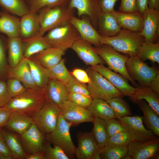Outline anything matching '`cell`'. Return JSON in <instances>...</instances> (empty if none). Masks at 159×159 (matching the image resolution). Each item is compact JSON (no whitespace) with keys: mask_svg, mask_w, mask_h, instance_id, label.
<instances>
[{"mask_svg":"<svg viewBox=\"0 0 159 159\" xmlns=\"http://www.w3.org/2000/svg\"><path fill=\"white\" fill-rule=\"evenodd\" d=\"M137 104L143 112V121L149 130L159 137V115L145 100H140Z\"/></svg>","mask_w":159,"mask_h":159,"instance_id":"29","label":"cell"},{"mask_svg":"<svg viewBox=\"0 0 159 159\" xmlns=\"http://www.w3.org/2000/svg\"><path fill=\"white\" fill-rule=\"evenodd\" d=\"M116 118L135 141L144 142L159 137L145 128L143 123V117L136 115Z\"/></svg>","mask_w":159,"mask_h":159,"instance_id":"10","label":"cell"},{"mask_svg":"<svg viewBox=\"0 0 159 159\" xmlns=\"http://www.w3.org/2000/svg\"><path fill=\"white\" fill-rule=\"evenodd\" d=\"M87 72L90 79L87 87L93 99H100L107 101L115 97H123L119 90L90 66L87 68Z\"/></svg>","mask_w":159,"mask_h":159,"instance_id":"4","label":"cell"},{"mask_svg":"<svg viewBox=\"0 0 159 159\" xmlns=\"http://www.w3.org/2000/svg\"><path fill=\"white\" fill-rule=\"evenodd\" d=\"M0 6L4 11L19 17L30 12L26 0H0Z\"/></svg>","mask_w":159,"mask_h":159,"instance_id":"36","label":"cell"},{"mask_svg":"<svg viewBox=\"0 0 159 159\" xmlns=\"http://www.w3.org/2000/svg\"><path fill=\"white\" fill-rule=\"evenodd\" d=\"M7 66L5 46L4 40L0 35V76L5 75Z\"/></svg>","mask_w":159,"mask_h":159,"instance_id":"48","label":"cell"},{"mask_svg":"<svg viewBox=\"0 0 159 159\" xmlns=\"http://www.w3.org/2000/svg\"><path fill=\"white\" fill-rule=\"evenodd\" d=\"M148 7L159 10V0H149Z\"/></svg>","mask_w":159,"mask_h":159,"instance_id":"58","label":"cell"},{"mask_svg":"<svg viewBox=\"0 0 159 159\" xmlns=\"http://www.w3.org/2000/svg\"><path fill=\"white\" fill-rule=\"evenodd\" d=\"M0 153L6 159H13L2 134L1 128H0Z\"/></svg>","mask_w":159,"mask_h":159,"instance_id":"53","label":"cell"},{"mask_svg":"<svg viewBox=\"0 0 159 159\" xmlns=\"http://www.w3.org/2000/svg\"><path fill=\"white\" fill-rule=\"evenodd\" d=\"M81 17L78 18L74 15L69 22L77 30L82 39L95 47L101 46V35L92 25L90 19L85 16Z\"/></svg>","mask_w":159,"mask_h":159,"instance_id":"15","label":"cell"},{"mask_svg":"<svg viewBox=\"0 0 159 159\" xmlns=\"http://www.w3.org/2000/svg\"><path fill=\"white\" fill-rule=\"evenodd\" d=\"M48 97L45 87L26 89L21 94L12 98L4 106L12 112H21L33 118Z\"/></svg>","mask_w":159,"mask_h":159,"instance_id":"1","label":"cell"},{"mask_svg":"<svg viewBox=\"0 0 159 159\" xmlns=\"http://www.w3.org/2000/svg\"><path fill=\"white\" fill-rule=\"evenodd\" d=\"M93 98L90 96L82 94L69 93L68 100L78 106L87 108L91 103Z\"/></svg>","mask_w":159,"mask_h":159,"instance_id":"46","label":"cell"},{"mask_svg":"<svg viewBox=\"0 0 159 159\" xmlns=\"http://www.w3.org/2000/svg\"><path fill=\"white\" fill-rule=\"evenodd\" d=\"M87 108L94 117L105 120L115 118L112 108L106 101L103 100L93 99L90 105Z\"/></svg>","mask_w":159,"mask_h":159,"instance_id":"34","label":"cell"},{"mask_svg":"<svg viewBox=\"0 0 159 159\" xmlns=\"http://www.w3.org/2000/svg\"><path fill=\"white\" fill-rule=\"evenodd\" d=\"M64 53L58 48L50 47L33 56L44 67L49 69L60 62Z\"/></svg>","mask_w":159,"mask_h":159,"instance_id":"28","label":"cell"},{"mask_svg":"<svg viewBox=\"0 0 159 159\" xmlns=\"http://www.w3.org/2000/svg\"><path fill=\"white\" fill-rule=\"evenodd\" d=\"M5 75L8 78H13L19 80L26 89L37 87L32 80L26 58L24 57L14 67H11L8 65Z\"/></svg>","mask_w":159,"mask_h":159,"instance_id":"20","label":"cell"},{"mask_svg":"<svg viewBox=\"0 0 159 159\" xmlns=\"http://www.w3.org/2000/svg\"><path fill=\"white\" fill-rule=\"evenodd\" d=\"M159 152L157 153L154 156L153 159H159Z\"/></svg>","mask_w":159,"mask_h":159,"instance_id":"59","label":"cell"},{"mask_svg":"<svg viewBox=\"0 0 159 159\" xmlns=\"http://www.w3.org/2000/svg\"><path fill=\"white\" fill-rule=\"evenodd\" d=\"M126 67L130 77L138 82L141 87H149L151 81L159 72L155 68L148 66L137 55L129 57Z\"/></svg>","mask_w":159,"mask_h":159,"instance_id":"9","label":"cell"},{"mask_svg":"<svg viewBox=\"0 0 159 159\" xmlns=\"http://www.w3.org/2000/svg\"><path fill=\"white\" fill-rule=\"evenodd\" d=\"M2 134L13 159H25L27 155L20 140L15 135L4 128H1Z\"/></svg>","mask_w":159,"mask_h":159,"instance_id":"32","label":"cell"},{"mask_svg":"<svg viewBox=\"0 0 159 159\" xmlns=\"http://www.w3.org/2000/svg\"><path fill=\"white\" fill-rule=\"evenodd\" d=\"M20 135L22 145L28 154L43 151L44 145V133L34 122Z\"/></svg>","mask_w":159,"mask_h":159,"instance_id":"16","label":"cell"},{"mask_svg":"<svg viewBox=\"0 0 159 159\" xmlns=\"http://www.w3.org/2000/svg\"><path fill=\"white\" fill-rule=\"evenodd\" d=\"M92 45L80 37L75 41L71 49L87 65L91 66L96 64H105V62L95 51Z\"/></svg>","mask_w":159,"mask_h":159,"instance_id":"19","label":"cell"},{"mask_svg":"<svg viewBox=\"0 0 159 159\" xmlns=\"http://www.w3.org/2000/svg\"><path fill=\"white\" fill-rule=\"evenodd\" d=\"M25 159H45L43 151L27 154Z\"/></svg>","mask_w":159,"mask_h":159,"instance_id":"57","label":"cell"},{"mask_svg":"<svg viewBox=\"0 0 159 159\" xmlns=\"http://www.w3.org/2000/svg\"><path fill=\"white\" fill-rule=\"evenodd\" d=\"M12 112L5 106L0 108V128L5 127Z\"/></svg>","mask_w":159,"mask_h":159,"instance_id":"54","label":"cell"},{"mask_svg":"<svg viewBox=\"0 0 159 159\" xmlns=\"http://www.w3.org/2000/svg\"></svg>","mask_w":159,"mask_h":159,"instance_id":"62","label":"cell"},{"mask_svg":"<svg viewBox=\"0 0 159 159\" xmlns=\"http://www.w3.org/2000/svg\"><path fill=\"white\" fill-rule=\"evenodd\" d=\"M145 42L144 37L139 32L122 29L117 35L110 37L101 36V44H106L119 52L129 57L137 55L138 51Z\"/></svg>","mask_w":159,"mask_h":159,"instance_id":"2","label":"cell"},{"mask_svg":"<svg viewBox=\"0 0 159 159\" xmlns=\"http://www.w3.org/2000/svg\"><path fill=\"white\" fill-rule=\"evenodd\" d=\"M75 10L68 5L41 9L38 12L40 28L37 35L43 36L52 29L69 22Z\"/></svg>","mask_w":159,"mask_h":159,"instance_id":"3","label":"cell"},{"mask_svg":"<svg viewBox=\"0 0 159 159\" xmlns=\"http://www.w3.org/2000/svg\"><path fill=\"white\" fill-rule=\"evenodd\" d=\"M112 108L115 118L132 115L130 106L121 97H115L106 101Z\"/></svg>","mask_w":159,"mask_h":159,"instance_id":"38","label":"cell"},{"mask_svg":"<svg viewBox=\"0 0 159 159\" xmlns=\"http://www.w3.org/2000/svg\"><path fill=\"white\" fill-rule=\"evenodd\" d=\"M43 152L45 159H69L63 150L59 146L52 147L49 143L44 144Z\"/></svg>","mask_w":159,"mask_h":159,"instance_id":"43","label":"cell"},{"mask_svg":"<svg viewBox=\"0 0 159 159\" xmlns=\"http://www.w3.org/2000/svg\"><path fill=\"white\" fill-rule=\"evenodd\" d=\"M92 131L98 148L102 149L107 145L110 138L106 125V121L94 117L92 122Z\"/></svg>","mask_w":159,"mask_h":159,"instance_id":"35","label":"cell"},{"mask_svg":"<svg viewBox=\"0 0 159 159\" xmlns=\"http://www.w3.org/2000/svg\"><path fill=\"white\" fill-rule=\"evenodd\" d=\"M133 140L132 136L127 131L121 132L110 137L105 147L128 145Z\"/></svg>","mask_w":159,"mask_h":159,"instance_id":"42","label":"cell"},{"mask_svg":"<svg viewBox=\"0 0 159 159\" xmlns=\"http://www.w3.org/2000/svg\"><path fill=\"white\" fill-rule=\"evenodd\" d=\"M60 113V108L48 97L33 118L34 122L43 133L49 134L55 128Z\"/></svg>","mask_w":159,"mask_h":159,"instance_id":"8","label":"cell"},{"mask_svg":"<svg viewBox=\"0 0 159 159\" xmlns=\"http://www.w3.org/2000/svg\"><path fill=\"white\" fill-rule=\"evenodd\" d=\"M7 43L9 65L13 67L24 57L22 39L19 37H7Z\"/></svg>","mask_w":159,"mask_h":159,"instance_id":"31","label":"cell"},{"mask_svg":"<svg viewBox=\"0 0 159 159\" xmlns=\"http://www.w3.org/2000/svg\"><path fill=\"white\" fill-rule=\"evenodd\" d=\"M149 0H137L138 12L141 14L148 7Z\"/></svg>","mask_w":159,"mask_h":159,"instance_id":"56","label":"cell"},{"mask_svg":"<svg viewBox=\"0 0 159 159\" xmlns=\"http://www.w3.org/2000/svg\"><path fill=\"white\" fill-rule=\"evenodd\" d=\"M0 159H6V158L4 156L0 153Z\"/></svg>","mask_w":159,"mask_h":159,"instance_id":"60","label":"cell"},{"mask_svg":"<svg viewBox=\"0 0 159 159\" xmlns=\"http://www.w3.org/2000/svg\"><path fill=\"white\" fill-rule=\"evenodd\" d=\"M148 87L159 94V72L151 81Z\"/></svg>","mask_w":159,"mask_h":159,"instance_id":"55","label":"cell"},{"mask_svg":"<svg viewBox=\"0 0 159 159\" xmlns=\"http://www.w3.org/2000/svg\"><path fill=\"white\" fill-rule=\"evenodd\" d=\"M48 97L60 108L68 100L69 92L66 85L55 79L50 78L45 87Z\"/></svg>","mask_w":159,"mask_h":159,"instance_id":"24","label":"cell"},{"mask_svg":"<svg viewBox=\"0 0 159 159\" xmlns=\"http://www.w3.org/2000/svg\"><path fill=\"white\" fill-rule=\"evenodd\" d=\"M70 72L72 76L81 82L86 84L90 82V78L87 72L83 69L75 68Z\"/></svg>","mask_w":159,"mask_h":159,"instance_id":"51","label":"cell"},{"mask_svg":"<svg viewBox=\"0 0 159 159\" xmlns=\"http://www.w3.org/2000/svg\"><path fill=\"white\" fill-rule=\"evenodd\" d=\"M66 86L69 93H79L91 96L86 84L80 82L71 75Z\"/></svg>","mask_w":159,"mask_h":159,"instance_id":"44","label":"cell"},{"mask_svg":"<svg viewBox=\"0 0 159 159\" xmlns=\"http://www.w3.org/2000/svg\"><path fill=\"white\" fill-rule=\"evenodd\" d=\"M60 115L67 122L75 125L85 122H92L94 116L87 108L78 106L67 100L62 104Z\"/></svg>","mask_w":159,"mask_h":159,"instance_id":"12","label":"cell"},{"mask_svg":"<svg viewBox=\"0 0 159 159\" xmlns=\"http://www.w3.org/2000/svg\"><path fill=\"white\" fill-rule=\"evenodd\" d=\"M72 124L67 121L60 115L56 126L51 133L47 134L49 140L64 151L69 159L74 158L76 147L72 140L69 130Z\"/></svg>","mask_w":159,"mask_h":159,"instance_id":"7","label":"cell"},{"mask_svg":"<svg viewBox=\"0 0 159 159\" xmlns=\"http://www.w3.org/2000/svg\"><path fill=\"white\" fill-rule=\"evenodd\" d=\"M12 98L8 92L6 82L0 81V108L4 107Z\"/></svg>","mask_w":159,"mask_h":159,"instance_id":"50","label":"cell"},{"mask_svg":"<svg viewBox=\"0 0 159 159\" xmlns=\"http://www.w3.org/2000/svg\"><path fill=\"white\" fill-rule=\"evenodd\" d=\"M127 150V154L132 159L153 158L159 152V137L144 142L133 140L128 145Z\"/></svg>","mask_w":159,"mask_h":159,"instance_id":"14","label":"cell"},{"mask_svg":"<svg viewBox=\"0 0 159 159\" xmlns=\"http://www.w3.org/2000/svg\"><path fill=\"white\" fill-rule=\"evenodd\" d=\"M137 56L143 61L149 60L159 63V43L144 42L139 48Z\"/></svg>","mask_w":159,"mask_h":159,"instance_id":"37","label":"cell"},{"mask_svg":"<svg viewBox=\"0 0 159 159\" xmlns=\"http://www.w3.org/2000/svg\"><path fill=\"white\" fill-rule=\"evenodd\" d=\"M78 143L75 152L77 159H92L95 154L99 150L92 132H82L77 133Z\"/></svg>","mask_w":159,"mask_h":159,"instance_id":"17","label":"cell"},{"mask_svg":"<svg viewBox=\"0 0 159 159\" xmlns=\"http://www.w3.org/2000/svg\"><path fill=\"white\" fill-rule=\"evenodd\" d=\"M93 47L95 51L108 65L109 69L119 73L135 87L137 86V83L130 77L126 69V63L129 57L128 56L120 53L107 44Z\"/></svg>","mask_w":159,"mask_h":159,"instance_id":"6","label":"cell"},{"mask_svg":"<svg viewBox=\"0 0 159 159\" xmlns=\"http://www.w3.org/2000/svg\"><path fill=\"white\" fill-rule=\"evenodd\" d=\"M50 78L58 80L67 84L69 80L71 74L67 69L64 59H62L57 64L48 69Z\"/></svg>","mask_w":159,"mask_h":159,"instance_id":"40","label":"cell"},{"mask_svg":"<svg viewBox=\"0 0 159 159\" xmlns=\"http://www.w3.org/2000/svg\"><path fill=\"white\" fill-rule=\"evenodd\" d=\"M34 122L33 118L17 111H13L5 127L20 135L26 131Z\"/></svg>","mask_w":159,"mask_h":159,"instance_id":"25","label":"cell"},{"mask_svg":"<svg viewBox=\"0 0 159 159\" xmlns=\"http://www.w3.org/2000/svg\"><path fill=\"white\" fill-rule=\"evenodd\" d=\"M90 67L108 80L124 96L131 97L135 92L137 87L131 86L122 76L113 72L104 64H96Z\"/></svg>","mask_w":159,"mask_h":159,"instance_id":"13","label":"cell"},{"mask_svg":"<svg viewBox=\"0 0 159 159\" xmlns=\"http://www.w3.org/2000/svg\"><path fill=\"white\" fill-rule=\"evenodd\" d=\"M20 17L19 37L21 39H26L37 35L40 28L38 12H30Z\"/></svg>","mask_w":159,"mask_h":159,"instance_id":"21","label":"cell"},{"mask_svg":"<svg viewBox=\"0 0 159 159\" xmlns=\"http://www.w3.org/2000/svg\"><path fill=\"white\" fill-rule=\"evenodd\" d=\"M20 18L5 11L0 16V32L7 37H19Z\"/></svg>","mask_w":159,"mask_h":159,"instance_id":"27","label":"cell"},{"mask_svg":"<svg viewBox=\"0 0 159 159\" xmlns=\"http://www.w3.org/2000/svg\"><path fill=\"white\" fill-rule=\"evenodd\" d=\"M1 13H2V11H1L0 10V16L1 15Z\"/></svg>","mask_w":159,"mask_h":159,"instance_id":"61","label":"cell"},{"mask_svg":"<svg viewBox=\"0 0 159 159\" xmlns=\"http://www.w3.org/2000/svg\"><path fill=\"white\" fill-rule=\"evenodd\" d=\"M118 0H97L101 11L108 12H112L116 2Z\"/></svg>","mask_w":159,"mask_h":159,"instance_id":"52","label":"cell"},{"mask_svg":"<svg viewBox=\"0 0 159 159\" xmlns=\"http://www.w3.org/2000/svg\"><path fill=\"white\" fill-rule=\"evenodd\" d=\"M24 57L28 58L42 51L50 46L43 36L37 35L31 38L22 40Z\"/></svg>","mask_w":159,"mask_h":159,"instance_id":"33","label":"cell"},{"mask_svg":"<svg viewBox=\"0 0 159 159\" xmlns=\"http://www.w3.org/2000/svg\"><path fill=\"white\" fill-rule=\"evenodd\" d=\"M118 11L125 13H135L138 11L137 0H121Z\"/></svg>","mask_w":159,"mask_h":159,"instance_id":"49","label":"cell"},{"mask_svg":"<svg viewBox=\"0 0 159 159\" xmlns=\"http://www.w3.org/2000/svg\"><path fill=\"white\" fill-rule=\"evenodd\" d=\"M6 83L8 92L11 98L21 94L26 89L20 81L14 78H9Z\"/></svg>","mask_w":159,"mask_h":159,"instance_id":"45","label":"cell"},{"mask_svg":"<svg viewBox=\"0 0 159 159\" xmlns=\"http://www.w3.org/2000/svg\"><path fill=\"white\" fill-rule=\"evenodd\" d=\"M127 145L105 147L101 149L100 159H123L127 154Z\"/></svg>","mask_w":159,"mask_h":159,"instance_id":"41","label":"cell"},{"mask_svg":"<svg viewBox=\"0 0 159 159\" xmlns=\"http://www.w3.org/2000/svg\"><path fill=\"white\" fill-rule=\"evenodd\" d=\"M30 12L37 13L46 7H53L68 5L70 0H26Z\"/></svg>","mask_w":159,"mask_h":159,"instance_id":"39","label":"cell"},{"mask_svg":"<svg viewBox=\"0 0 159 159\" xmlns=\"http://www.w3.org/2000/svg\"><path fill=\"white\" fill-rule=\"evenodd\" d=\"M43 37L50 47L64 52L71 48L75 41L81 37L77 30L69 21L52 29Z\"/></svg>","mask_w":159,"mask_h":159,"instance_id":"5","label":"cell"},{"mask_svg":"<svg viewBox=\"0 0 159 159\" xmlns=\"http://www.w3.org/2000/svg\"><path fill=\"white\" fill-rule=\"evenodd\" d=\"M135 104L139 100H144L159 115V95L148 87H137L133 96L130 98Z\"/></svg>","mask_w":159,"mask_h":159,"instance_id":"30","label":"cell"},{"mask_svg":"<svg viewBox=\"0 0 159 159\" xmlns=\"http://www.w3.org/2000/svg\"><path fill=\"white\" fill-rule=\"evenodd\" d=\"M106 125L110 137L117 133L127 131L116 118H112L106 121Z\"/></svg>","mask_w":159,"mask_h":159,"instance_id":"47","label":"cell"},{"mask_svg":"<svg viewBox=\"0 0 159 159\" xmlns=\"http://www.w3.org/2000/svg\"><path fill=\"white\" fill-rule=\"evenodd\" d=\"M68 5L77 10L79 17L88 16L97 30L98 17L101 12L97 0H70Z\"/></svg>","mask_w":159,"mask_h":159,"instance_id":"18","label":"cell"},{"mask_svg":"<svg viewBox=\"0 0 159 159\" xmlns=\"http://www.w3.org/2000/svg\"><path fill=\"white\" fill-rule=\"evenodd\" d=\"M143 16L142 27L140 34L144 37L145 42H156L159 35V10L148 7Z\"/></svg>","mask_w":159,"mask_h":159,"instance_id":"11","label":"cell"},{"mask_svg":"<svg viewBox=\"0 0 159 159\" xmlns=\"http://www.w3.org/2000/svg\"><path fill=\"white\" fill-rule=\"evenodd\" d=\"M113 13L122 29L132 32H140L142 28L143 14L139 12L125 13L115 10Z\"/></svg>","mask_w":159,"mask_h":159,"instance_id":"23","label":"cell"},{"mask_svg":"<svg viewBox=\"0 0 159 159\" xmlns=\"http://www.w3.org/2000/svg\"><path fill=\"white\" fill-rule=\"evenodd\" d=\"M112 12L101 11L99 15L97 30L102 36L110 37L115 36L122 29Z\"/></svg>","mask_w":159,"mask_h":159,"instance_id":"22","label":"cell"},{"mask_svg":"<svg viewBox=\"0 0 159 159\" xmlns=\"http://www.w3.org/2000/svg\"><path fill=\"white\" fill-rule=\"evenodd\" d=\"M26 58L35 86L39 88L45 87L50 78L48 69L42 65L33 56Z\"/></svg>","mask_w":159,"mask_h":159,"instance_id":"26","label":"cell"}]
</instances>
